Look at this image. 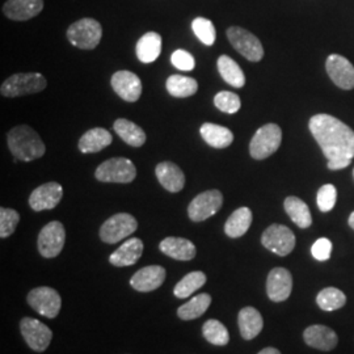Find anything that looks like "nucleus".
Listing matches in <instances>:
<instances>
[{
	"mask_svg": "<svg viewBox=\"0 0 354 354\" xmlns=\"http://www.w3.org/2000/svg\"><path fill=\"white\" fill-rule=\"evenodd\" d=\"M308 127L328 160L353 159L354 131L342 121L329 114H317Z\"/></svg>",
	"mask_w": 354,
	"mask_h": 354,
	"instance_id": "f257e3e1",
	"label": "nucleus"
},
{
	"mask_svg": "<svg viewBox=\"0 0 354 354\" xmlns=\"http://www.w3.org/2000/svg\"><path fill=\"white\" fill-rule=\"evenodd\" d=\"M8 149L16 160L32 162L45 155L46 146L37 131L28 125H19L8 131Z\"/></svg>",
	"mask_w": 354,
	"mask_h": 354,
	"instance_id": "f03ea898",
	"label": "nucleus"
},
{
	"mask_svg": "<svg viewBox=\"0 0 354 354\" xmlns=\"http://www.w3.org/2000/svg\"><path fill=\"white\" fill-rule=\"evenodd\" d=\"M48 86L46 77L39 73H26V74H15L7 77L1 87L0 93L4 97H19L32 93L42 92Z\"/></svg>",
	"mask_w": 354,
	"mask_h": 354,
	"instance_id": "7ed1b4c3",
	"label": "nucleus"
},
{
	"mask_svg": "<svg viewBox=\"0 0 354 354\" xmlns=\"http://www.w3.org/2000/svg\"><path fill=\"white\" fill-rule=\"evenodd\" d=\"M102 37V26L97 20L84 17L75 21L67 29L68 41L79 49L93 50Z\"/></svg>",
	"mask_w": 354,
	"mask_h": 354,
	"instance_id": "20e7f679",
	"label": "nucleus"
},
{
	"mask_svg": "<svg viewBox=\"0 0 354 354\" xmlns=\"http://www.w3.org/2000/svg\"><path fill=\"white\" fill-rule=\"evenodd\" d=\"M282 140V130L276 124L260 127L250 143V153L253 159L263 160L277 151Z\"/></svg>",
	"mask_w": 354,
	"mask_h": 354,
	"instance_id": "39448f33",
	"label": "nucleus"
},
{
	"mask_svg": "<svg viewBox=\"0 0 354 354\" xmlns=\"http://www.w3.org/2000/svg\"><path fill=\"white\" fill-rule=\"evenodd\" d=\"M95 176L102 183L129 184L137 177V168L127 158H112L96 168Z\"/></svg>",
	"mask_w": 354,
	"mask_h": 354,
	"instance_id": "423d86ee",
	"label": "nucleus"
},
{
	"mask_svg": "<svg viewBox=\"0 0 354 354\" xmlns=\"http://www.w3.org/2000/svg\"><path fill=\"white\" fill-rule=\"evenodd\" d=\"M227 37L234 49L239 51L244 58L251 62H260L264 57V48L261 41L250 30L241 26H230Z\"/></svg>",
	"mask_w": 354,
	"mask_h": 354,
	"instance_id": "0eeeda50",
	"label": "nucleus"
},
{
	"mask_svg": "<svg viewBox=\"0 0 354 354\" xmlns=\"http://www.w3.org/2000/svg\"><path fill=\"white\" fill-rule=\"evenodd\" d=\"M138 228L137 219L127 213H118L111 216L102 223L100 227V239L104 243L114 244L122 239H127Z\"/></svg>",
	"mask_w": 354,
	"mask_h": 354,
	"instance_id": "6e6552de",
	"label": "nucleus"
},
{
	"mask_svg": "<svg viewBox=\"0 0 354 354\" xmlns=\"http://www.w3.org/2000/svg\"><path fill=\"white\" fill-rule=\"evenodd\" d=\"M26 302L35 311H37L39 315L49 319L58 317L62 307V299L59 292L48 286H41L29 291Z\"/></svg>",
	"mask_w": 354,
	"mask_h": 354,
	"instance_id": "1a4fd4ad",
	"label": "nucleus"
},
{
	"mask_svg": "<svg viewBox=\"0 0 354 354\" xmlns=\"http://www.w3.org/2000/svg\"><path fill=\"white\" fill-rule=\"evenodd\" d=\"M66 241V230L64 226L58 222L53 221L39 231L38 235V251L45 259H54L62 252Z\"/></svg>",
	"mask_w": 354,
	"mask_h": 354,
	"instance_id": "9d476101",
	"label": "nucleus"
},
{
	"mask_svg": "<svg viewBox=\"0 0 354 354\" xmlns=\"http://www.w3.org/2000/svg\"><path fill=\"white\" fill-rule=\"evenodd\" d=\"M223 205V194L219 190H206L192 200L188 215L193 222H203L216 214Z\"/></svg>",
	"mask_w": 354,
	"mask_h": 354,
	"instance_id": "9b49d317",
	"label": "nucleus"
},
{
	"mask_svg": "<svg viewBox=\"0 0 354 354\" xmlns=\"http://www.w3.org/2000/svg\"><path fill=\"white\" fill-rule=\"evenodd\" d=\"M261 244L270 252L283 257L292 252L295 247V235L290 228L283 225H272L263 232Z\"/></svg>",
	"mask_w": 354,
	"mask_h": 354,
	"instance_id": "f8f14e48",
	"label": "nucleus"
},
{
	"mask_svg": "<svg viewBox=\"0 0 354 354\" xmlns=\"http://www.w3.org/2000/svg\"><path fill=\"white\" fill-rule=\"evenodd\" d=\"M20 330L26 344L35 352H44L48 349L53 339L51 329L33 317H24L20 322Z\"/></svg>",
	"mask_w": 354,
	"mask_h": 354,
	"instance_id": "ddd939ff",
	"label": "nucleus"
},
{
	"mask_svg": "<svg viewBox=\"0 0 354 354\" xmlns=\"http://www.w3.org/2000/svg\"><path fill=\"white\" fill-rule=\"evenodd\" d=\"M111 84L114 92L127 102H136L140 100L142 95V82L140 76L131 71L121 70L114 73Z\"/></svg>",
	"mask_w": 354,
	"mask_h": 354,
	"instance_id": "4468645a",
	"label": "nucleus"
},
{
	"mask_svg": "<svg viewBox=\"0 0 354 354\" xmlns=\"http://www.w3.org/2000/svg\"><path fill=\"white\" fill-rule=\"evenodd\" d=\"M64 197V188L58 183H46L42 184L32 192L29 197V206L35 212H42V210H51L58 206Z\"/></svg>",
	"mask_w": 354,
	"mask_h": 354,
	"instance_id": "2eb2a0df",
	"label": "nucleus"
},
{
	"mask_svg": "<svg viewBox=\"0 0 354 354\" xmlns=\"http://www.w3.org/2000/svg\"><path fill=\"white\" fill-rule=\"evenodd\" d=\"M292 276L285 268H274L266 279V292L272 302H283L290 297Z\"/></svg>",
	"mask_w": 354,
	"mask_h": 354,
	"instance_id": "dca6fc26",
	"label": "nucleus"
},
{
	"mask_svg": "<svg viewBox=\"0 0 354 354\" xmlns=\"http://www.w3.org/2000/svg\"><path fill=\"white\" fill-rule=\"evenodd\" d=\"M326 68L332 82L342 89L354 88V66L345 57L332 54L327 58Z\"/></svg>",
	"mask_w": 354,
	"mask_h": 354,
	"instance_id": "f3484780",
	"label": "nucleus"
},
{
	"mask_svg": "<svg viewBox=\"0 0 354 354\" xmlns=\"http://www.w3.org/2000/svg\"><path fill=\"white\" fill-rule=\"evenodd\" d=\"M165 279V269L163 266H145L131 277L130 285L133 289L140 292H150L159 289Z\"/></svg>",
	"mask_w": 354,
	"mask_h": 354,
	"instance_id": "a211bd4d",
	"label": "nucleus"
},
{
	"mask_svg": "<svg viewBox=\"0 0 354 354\" xmlns=\"http://www.w3.org/2000/svg\"><path fill=\"white\" fill-rule=\"evenodd\" d=\"M44 10V0H7L3 4V13L13 21H26Z\"/></svg>",
	"mask_w": 354,
	"mask_h": 354,
	"instance_id": "6ab92c4d",
	"label": "nucleus"
},
{
	"mask_svg": "<svg viewBox=\"0 0 354 354\" xmlns=\"http://www.w3.org/2000/svg\"><path fill=\"white\" fill-rule=\"evenodd\" d=\"M304 339L308 346L323 352L335 349L339 344V337L336 332L327 326H322V324L310 326L308 328H306L304 332Z\"/></svg>",
	"mask_w": 354,
	"mask_h": 354,
	"instance_id": "aec40b11",
	"label": "nucleus"
},
{
	"mask_svg": "<svg viewBox=\"0 0 354 354\" xmlns=\"http://www.w3.org/2000/svg\"><path fill=\"white\" fill-rule=\"evenodd\" d=\"M155 174H156L160 185L171 193L180 192L185 185L184 172L180 169L178 165L172 162L159 163L155 168Z\"/></svg>",
	"mask_w": 354,
	"mask_h": 354,
	"instance_id": "412c9836",
	"label": "nucleus"
},
{
	"mask_svg": "<svg viewBox=\"0 0 354 354\" xmlns=\"http://www.w3.org/2000/svg\"><path fill=\"white\" fill-rule=\"evenodd\" d=\"M159 248L168 257L178 261H189L193 260L197 254L196 245L184 238H175V236L165 238L160 241Z\"/></svg>",
	"mask_w": 354,
	"mask_h": 354,
	"instance_id": "4be33fe9",
	"label": "nucleus"
},
{
	"mask_svg": "<svg viewBox=\"0 0 354 354\" xmlns=\"http://www.w3.org/2000/svg\"><path fill=\"white\" fill-rule=\"evenodd\" d=\"M143 253V243L138 238H131L121 244L109 257V263L118 268L131 266L138 263Z\"/></svg>",
	"mask_w": 354,
	"mask_h": 354,
	"instance_id": "5701e85b",
	"label": "nucleus"
},
{
	"mask_svg": "<svg viewBox=\"0 0 354 354\" xmlns=\"http://www.w3.org/2000/svg\"><path fill=\"white\" fill-rule=\"evenodd\" d=\"M112 142H113V137L111 131H108L104 127H93L82 136V138L77 143V147L83 153H95L111 146Z\"/></svg>",
	"mask_w": 354,
	"mask_h": 354,
	"instance_id": "b1692460",
	"label": "nucleus"
},
{
	"mask_svg": "<svg viewBox=\"0 0 354 354\" xmlns=\"http://www.w3.org/2000/svg\"><path fill=\"white\" fill-rule=\"evenodd\" d=\"M238 324L241 329V337L244 340H252L263 330L264 320L261 314L254 307H244L239 313Z\"/></svg>",
	"mask_w": 354,
	"mask_h": 354,
	"instance_id": "393cba45",
	"label": "nucleus"
},
{
	"mask_svg": "<svg viewBox=\"0 0 354 354\" xmlns=\"http://www.w3.org/2000/svg\"><path fill=\"white\" fill-rule=\"evenodd\" d=\"M137 57L142 64L155 62L162 53V37L156 32H149L138 39L136 46Z\"/></svg>",
	"mask_w": 354,
	"mask_h": 354,
	"instance_id": "a878e982",
	"label": "nucleus"
},
{
	"mask_svg": "<svg viewBox=\"0 0 354 354\" xmlns=\"http://www.w3.org/2000/svg\"><path fill=\"white\" fill-rule=\"evenodd\" d=\"M203 140L214 149H226L234 142V134L227 127L206 122L200 129Z\"/></svg>",
	"mask_w": 354,
	"mask_h": 354,
	"instance_id": "bb28decb",
	"label": "nucleus"
},
{
	"mask_svg": "<svg viewBox=\"0 0 354 354\" xmlns=\"http://www.w3.org/2000/svg\"><path fill=\"white\" fill-rule=\"evenodd\" d=\"M252 218L251 209L239 207L228 216L227 222L225 225L226 235L232 239L241 238L251 227Z\"/></svg>",
	"mask_w": 354,
	"mask_h": 354,
	"instance_id": "cd10ccee",
	"label": "nucleus"
},
{
	"mask_svg": "<svg viewBox=\"0 0 354 354\" xmlns=\"http://www.w3.org/2000/svg\"><path fill=\"white\" fill-rule=\"evenodd\" d=\"M113 129L121 140L133 147H140L146 142V133L142 127L127 118H118L113 124Z\"/></svg>",
	"mask_w": 354,
	"mask_h": 354,
	"instance_id": "c85d7f7f",
	"label": "nucleus"
},
{
	"mask_svg": "<svg viewBox=\"0 0 354 354\" xmlns=\"http://www.w3.org/2000/svg\"><path fill=\"white\" fill-rule=\"evenodd\" d=\"M218 71L222 76V79L228 83L230 86L235 88H241L245 84V75L241 68V66L236 64L232 58L228 55H221L218 58Z\"/></svg>",
	"mask_w": 354,
	"mask_h": 354,
	"instance_id": "c756f323",
	"label": "nucleus"
},
{
	"mask_svg": "<svg viewBox=\"0 0 354 354\" xmlns=\"http://www.w3.org/2000/svg\"><path fill=\"white\" fill-rule=\"evenodd\" d=\"M165 88L168 93L177 99H185L197 93L198 83L189 76L172 75L165 82Z\"/></svg>",
	"mask_w": 354,
	"mask_h": 354,
	"instance_id": "7c9ffc66",
	"label": "nucleus"
},
{
	"mask_svg": "<svg viewBox=\"0 0 354 354\" xmlns=\"http://www.w3.org/2000/svg\"><path fill=\"white\" fill-rule=\"evenodd\" d=\"M283 206L285 212L298 227L308 228L313 225V216L310 213V209L301 198L290 196L285 200Z\"/></svg>",
	"mask_w": 354,
	"mask_h": 354,
	"instance_id": "2f4dec72",
	"label": "nucleus"
},
{
	"mask_svg": "<svg viewBox=\"0 0 354 354\" xmlns=\"http://www.w3.org/2000/svg\"><path fill=\"white\" fill-rule=\"evenodd\" d=\"M212 304V295L210 294H198L194 298H192L189 302H187L183 306L178 307L177 315L183 320H194L198 317H203V314L207 311Z\"/></svg>",
	"mask_w": 354,
	"mask_h": 354,
	"instance_id": "473e14b6",
	"label": "nucleus"
},
{
	"mask_svg": "<svg viewBox=\"0 0 354 354\" xmlns=\"http://www.w3.org/2000/svg\"><path fill=\"white\" fill-rule=\"evenodd\" d=\"M206 279H207L206 274L203 272H200V270L190 272L184 279H181L177 282V285L174 289V294L180 299L188 298L194 291L203 288V285L206 283Z\"/></svg>",
	"mask_w": 354,
	"mask_h": 354,
	"instance_id": "72a5a7b5",
	"label": "nucleus"
},
{
	"mask_svg": "<svg viewBox=\"0 0 354 354\" xmlns=\"http://www.w3.org/2000/svg\"><path fill=\"white\" fill-rule=\"evenodd\" d=\"M317 304L323 311H336L346 304V295L336 288H326L317 294Z\"/></svg>",
	"mask_w": 354,
	"mask_h": 354,
	"instance_id": "f704fd0d",
	"label": "nucleus"
},
{
	"mask_svg": "<svg viewBox=\"0 0 354 354\" xmlns=\"http://www.w3.org/2000/svg\"><path fill=\"white\" fill-rule=\"evenodd\" d=\"M203 335L206 342L218 346H225L230 342L227 328L219 320L215 319H210L206 323H203Z\"/></svg>",
	"mask_w": 354,
	"mask_h": 354,
	"instance_id": "c9c22d12",
	"label": "nucleus"
},
{
	"mask_svg": "<svg viewBox=\"0 0 354 354\" xmlns=\"http://www.w3.org/2000/svg\"><path fill=\"white\" fill-rule=\"evenodd\" d=\"M192 29L197 38L206 46H213L216 39V30L212 20L205 17H196L192 23Z\"/></svg>",
	"mask_w": 354,
	"mask_h": 354,
	"instance_id": "e433bc0d",
	"label": "nucleus"
},
{
	"mask_svg": "<svg viewBox=\"0 0 354 354\" xmlns=\"http://www.w3.org/2000/svg\"><path fill=\"white\" fill-rule=\"evenodd\" d=\"M214 105L221 112L228 114L236 113L241 109V97L234 92L222 91L215 95Z\"/></svg>",
	"mask_w": 354,
	"mask_h": 354,
	"instance_id": "4c0bfd02",
	"label": "nucleus"
},
{
	"mask_svg": "<svg viewBox=\"0 0 354 354\" xmlns=\"http://www.w3.org/2000/svg\"><path fill=\"white\" fill-rule=\"evenodd\" d=\"M20 222V214L8 207L0 209V238L6 239L11 236Z\"/></svg>",
	"mask_w": 354,
	"mask_h": 354,
	"instance_id": "58836bf2",
	"label": "nucleus"
},
{
	"mask_svg": "<svg viewBox=\"0 0 354 354\" xmlns=\"http://www.w3.org/2000/svg\"><path fill=\"white\" fill-rule=\"evenodd\" d=\"M336 200H337V190L332 184L323 185L317 192V206L323 213L330 212L336 205Z\"/></svg>",
	"mask_w": 354,
	"mask_h": 354,
	"instance_id": "ea45409f",
	"label": "nucleus"
},
{
	"mask_svg": "<svg viewBox=\"0 0 354 354\" xmlns=\"http://www.w3.org/2000/svg\"><path fill=\"white\" fill-rule=\"evenodd\" d=\"M171 62L177 70H181V71H192L196 67L194 57L190 54L189 51L183 50V49L174 51V54L171 55Z\"/></svg>",
	"mask_w": 354,
	"mask_h": 354,
	"instance_id": "a19ab883",
	"label": "nucleus"
},
{
	"mask_svg": "<svg viewBox=\"0 0 354 354\" xmlns=\"http://www.w3.org/2000/svg\"><path fill=\"white\" fill-rule=\"evenodd\" d=\"M311 253L317 261H327L332 253V243L327 238H320L311 247Z\"/></svg>",
	"mask_w": 354,
	"mask_h": 354,
	"instance_id": "79ce46f5",
	"label": "nucleus"
},
{
	"mask_svg": "<svg viewBox=\"0 0 354 354\" xmlns=\"http://www.w3.org/2000/svg\"><path fill=\"white\" fill-rule=\"evenodd\" d=\"M351 162L352 160H344V159H340V160H328V168L332 169V171H339V169H342V168H346L348 165H351Z\"/></svg>",
	"mask_w": 354,
	"mask_h": 354,
	"instance_id": "37998d69",
	"label": "nucleus"
},
{
	"mask_svg": "<svg viewBox=\"0 0 354 354\" xmlns=\"http://www.w3.org/2000/svg\"><path fill=\"white\" fill-rule=\"evenodd\" d=\"M259 354H281V352L276 348H266L261 352H259Z\"/></svg>",
	"mask_w": 354,
	"mask_h": 354,
	"instance_id": "c03bdc74",
	"label": "nucleus"
},
{
	"mask_svg": "<svg viewBox=\"0 0 354 354\" xmlns=\"http://www.w3.org/2000/svg\"><path fill=\"white\" fill-rule=\"evenodd\" d=\"M348 222H349V226L354 230V212L351 214V216H349V221H348Z\"/></svg>",
	"mask_w": 354,
	"mask_h": 354,
	"instance_id": "a18cd8bd",
	"label": "nucleus"
},
{
	"mask_svg": "<svg viewBox=\"0 0 354 354\" xmlns=\"http://www.w3.org/2000/svg\"><path fill=\"white\" fill-rule=\"evenodd\" d=\"M353 177H354V169H353Z\"/></svg>",
	"mask_w": 354,
	"mask_h": 354,
	"instance_id": "49530a36",
	"label": "nucleus"
}]
</instances>
